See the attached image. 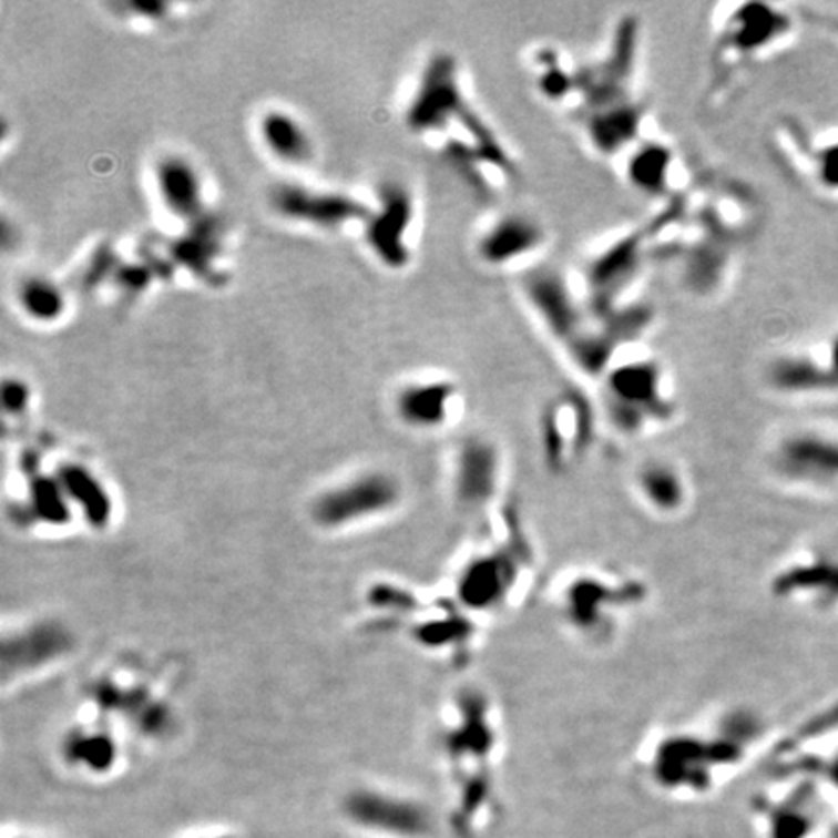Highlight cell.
Returning <instances> with one entry per match:
<instances>
[{
	"instance_id": "cell-23",
	"label": "cell",
	"mask_w": 838,
	"mask_h": 838,
	"mask_svg": "<svg viewBox=\"0 0 838 838\" xmlns=\"http://www.w3.org/2000/svg\"><path fill=\"white\" fill-rule=\"evenodd\" d=\"M528 62L535 92L542 100L574 113L581 111L582 64L574 62L561 47L553 45L535 47Z\"/></svg>"
},
{
	"instance_id": "cell-17",
	"label": "cell",
	"mask_w": 838,
	"mask_h": 838,
	"mask_svg": "<svg viewBox=\"0 0 838 838\" xmlns=\"http://www.w3.org/2000/svg\"><path fill=\"white\" fill-rule=\"evenodd\" d=\"M416 217V201L400 183L382 186L379 208L367 216L365 239L375 256L388 268H403L410 263L411 225Z\"/></svg>"
},
{
	"instance_id": "cell-4",
	"label": "cell",
	"mask_w": 838,
	"mask_h": 838,
	"mask_svg": "<svg viewBox=\"0 0 838 838\" xmlns=\"http://www.w3.org/2000/svg\"><path fill=\"white\" fill-rule=\"evenodd\" d=\"M600 387V418L623 439H641L674 423L679 406L660 357L635 346L621 354Z\"/></svg>"
},
{
	"instance_id": "cell-2",
	"label": "cell",
	"mask_w": 838,
	"mask_h": 838,
	"mask_svg": "<svg viewBox=\"0 0 838 838\" xmlns=\"http://www.w3.org/2000/svg\"><path fill=\"white\" fill-rule=\"evenodd\" d=\"M452 780V819L466 835L489 829L499 814V763L503 728L499 711L483 689L460 691L441 734Z\"/></svg>"
},
{
	"instance_id": "cell-20",
	"label": "cell",
	"mask_w": 838,
	"mask_h": 838,
	"mask_svg": "<svg viewBox=\"0 0 838 838\" xmlns=\"http://www.w3.org/2000/svg\"><path fill=\"white\" fill-rule=\"evenodd\" d=\"M631 483L636 501L660 519L682 517L693 501L687 473L666 458H651L638 464Z\"/></svg>"
},
{
	"instance_id": "cell-21",
	"label": "cell",
	"mask_w": 838,
	"mask_h": 838,
	"mask_svg": "<svg viewBox=\"0 0 838 838\" xmlns=\"http://www.w3.org/2000/svg\"><path fill=\"white\" fill-rule=\"evenodd\" d=\"M272 204L282 216L318 227H338L351 219H367V209L346 194L318 193L302 185H279Z\"/></svg>"
},
{
	"instance_id": "cell-26",
	"label": "cell",
	"mask_w": 838,
	"mask_h": 838,
	"mask_svg": "<svg viewBox=\"0 0 838 838\" xmlns=\"http://www.w3.org/2000/svg\"><path fill=\"white\" fill-rule=\"evenodd\" d=\"M57 480L61 481L70 504L78 507L90 527L98 530L108 527L113 517V501L95 473L84 464L67 462L57 470Z\"/></svg>"
},
{
	"instance_id": "cell-27",
	"label": "cell",
	"mask_w": 838,
	"mask_h": 838,
	"mask_svg": "<svg viewBox=\"0 0 838 838\" xmlns=\"http://www.w3.org/2000/svg\"><path fill=\"white\" fill-rule=\"evenodd\" d=\"M260 136L278 160L303 163L313 154V144L302 123L286 111H268L260 121Z\"/></svg>"
},
{
	"instance_id": "cell-16",
	"label": "cell",
	"mask_w": 838,
	"mask_h": 838,
	"mask_svg": "<svg viewBox=\"0 0 838 838\" xmlns=\"http://www.w3.org/2000/svg\"><path fill=\"white\" fill-rule=\"evenodd\" d=\"M620 162L628 186L654 201L672 202L691 188L683 155L667 140L644 134Z\"/></svg>"
},
{
	"instance_id": "cell-22",
	"label": "cell",
	"mask_w": 838,
	"mask_h": 838,
	"mask_svg": "<svg viewBox=\"0 0 838 838\" xmlns=\"http://www.w3.org/2000/svg\"><path fill=\"white\" fill-rule=\"evenodd\" d=\"M736 247L734 243L706 233L697 222V232L679 255L685 287L698 297H711L726 286L734 266Z\"/></svg>"
},
{
	"instance_id": "cell-7",
	"label": "cell",
	"mask_w": 838,
	"mask_h": 838,
	"mask_svg": "<svg viewBox=\"0 0 838 838\" xmlns=\"http://www.w3.org/2000/svg\"><path fill=\"white\" fill-rule=\"evenodd\" d=\"M600 419L597 403L576 388H565L550 398L538 421L545 468L558 476L576 470L594 449Z\"/></svg>"
},
{
	"instance_id": "cell-24",
	"label": "cell",
	"mask_w": 838,
	"mask_h": 838,
	"mask_svg": "<svg viewBox=\"0 0 838 838\" xmlns=\"http://www.w3.org/2000/svg\"><path fill=\"white\" fill-rule=\"evenodd\" d=\"M70 644L72 638L69 631L59 623H38L4 638L2 672L4 675H16L47 666L67 654Z\"/></svg>"
},
{
	"instance_id": "cell-29",
	"label": "cell",
	"mask_w": 838,
	"mask_h": 838,
	"mask_svg": "<svg viewBox=\"0 0 838 838\" xmlns=\"http://www.w3.org/2000/svg\"><path fill=\"white\" fill-rule=\"evenodd\" d=\"M18 302L23 313L38 323H53L64 313V294L51 279H23L18 287Z\"/></svg>"
},
{
	"instance_id": "cell-25",
	"label": "cell",
	"mask_w": 838,
	"mask_h": 838,
	"mask_svg": "<svg viewBox=\"0 0 838 838\" xmlns=\"http://www.w3.org/2000/svg\"><path fill=\"white\" fill-rule=\"evenodd\" d=\"M157 193L162 196L163 206L173 216L196 222L204 212V193L202 178L193 163L181 155H167L157 163L155 170Z\"/></svg>"
},
{
	"instance_id": "cell-34",
	"label": "cell",
	"mask_w": 838,
	"mask_h": 838,
	"mask_svg": "<svg viewBox=\"0 0 838 838\" xmlns=\"http://www.w3.org/2000/svg\"><path fill=\"white\" fill-rule=\"evenodd\" d=\"M201 838H235L232 835H216V837H201Z\"/></svg>"
},
{
	"instance_id": "cell-6",
	"label": "cell",
	"mask_w": 838,
	"mask_h": 838,
	"mask_svg": "<svg viewBox=\"0 0 838 838\" xmlns=\"http://www.w3.org/2000/svg\"><path fill=\"white\" fill-rule=\"evenodd\" d=\"M648 258L652 248L644 225L621 232L589 255L576 279L590 310L604 315L633 303L628 295L635 292Z\"/></svg>"
},
{
	"instance_id": "cell-35",
	"label": "cell",
	"mask_w": 838,
	"mask_h": 838,
	"mask_svg": "<svg viewBox=\"0 0 838 838\" xmlns=\"http://www.w3.org/2000/svg\"><path fill=\"white\" fill-rule=\"evenodd\" d=\"M14 838H28V837H14Z\"/></svg>"
},
{
	"instance_id": "cell-10",
	"label": "cell",
	"mask_w": 838,
	"mask_h": 838,
	"mask_svg": "<svg viewBox=\"0 0 838 838\" xmlns=\"http://www.w3.org/2000/svg\"><path fill=\"white\" fill-rule=\"evenodd\" d=\"M548 247L550 229L528 209H499L486 217L473 235V255L489 270L527 274L534 270Z\"/></svg>"
},
{
	"instance_id": "cell-32",
	"label": "cell",
	"mask_w": 838,
	"mask_h": 838,
	"mask_svg": "<svg viewBox=\"0 0 838 838\" xmlns=\"http://www.w3.org/2000/svg\"><path fill=\"white\" fill-rule=\"evenodd\" d=\"M369 604L392 612L410 613L418 610V600L406 589L392 584H379L369 592Z\"/></svg>"
},
{
	"instance_id": "cell-9",
	"label": "cell",
	"mask_w": 838,
	"mask_h": 838,
	"mask_svg": "<svg viewBox=\"0 0 838 838\" xmlns=\"http://www.w3.org/2000/svg\"><path fill=\"white\" fill-rule=\"evenodd\" d=\"M520 294L535 323L563 354L592 325V310L579 279L565 272L535 266L520 282Z\"/></svg>"
},
{
	"instance_id": "cell-3",
	"label": "cell",
	"mask_w": 838,
	"mask_h": 838,
	"mask_svg": "<svg viewBox=\"0 0 838 838\" xmlns=\"http://www.w3.org/2000/svg\"><path fill=\"white\" fill-rule=\"evenodd\" d=\"M495 524L480 550L464 559L454 581V602L472 617L511 612L534 579V545L517 509H499Z\"/></svg>"
},
{
	"instance_id": "cell-1",
	"label": "cell",
	"mask_w": 838,
	"mask_h": 838,
	"mask_svg": "<svg viewBox=\"0 0 838 838\" xmlns=\"http://www.w3.org/2000/svg\"><path fill=\"white\" fill-rule=\"evenodd\" d=\"M760 739V722L747 711H728L706 726L667 728L643 753L644 775L674 798H703L749 759Z\"/></svg>"
},
{
	"instance_id": "cell-30",
	"label": "cell",
	"mask_w": 838,
	"mask_h": 838,
	"mask_svg": "<svg viewBox=\"0 0 838 838\" xmlns=\"http://www.w3.org/2000/svg\"><path fill=\"white\" fill-rule=\"evenodd\" d=\"M72 763L88 768L95 775H105L115 767L116 747L113 739L103 734H78L67 745Z\"/></svg>"
},
{
	"instance_id": "cell-33",
	"label": "cell",
	"mask_w": 838,
	"mask_h": 838,
	"mask_svg": "<svg viewBox=\"0 0 838 838\" xmlns=\"http://www.w3.org/2000/svg\"><path fill=\"white\" fill-rule=\"evenodd\" d=\"M31 392L20 379H7L2 382V408L7 413L18 416L30 406Z\"/></svg>"
},
{
	"instance_id": "cell-5",
	"label": "cell",
	"mask_w": 838,
	"mask_h": 838,
	"mask_svg": "<svg viewBox=\"0 0 838 838\" xmlns=\"http://www.w3.org/2000/svg\"><path fill=\"white\" fill-rule=\"evenodd\" d=\"M646 600L648 589L638 576L597 566L571 571L553 589L559 620L571 635L590 646L613 641Z\"/></svg>"
},
{
	"instance_id": "cell-31",
	"label": "cell",
	"mask_w": 838,
	"mask_h": 838,
	"mask_svg": "<svg viewBox=\"0 0 838 838\" xmlns=\"http://www.w3.org/2000/svg\"><path fill=\"white\" fill-rule=\"evenodd\" d=\"M193 224L198 225L188 237L178 241L175 255L181 263L193 268L196 272H204L208 268L212 258L217 255L219 243L216 239V227H206L204 217L196 219Z\"/></svg>"
},
{
	"instance_id": "cell-15",
	"label": "cell",
	"mask_w": 838,
	"mask_h": 838,
	"mask_svg": "<svg viewBox=\"0 0 838 838\" xmlns=\"http://www.w3.org/2000/svg\"><path fill=\"white\" fill-rule=\"evenodd\" d=\"M400 495V486L387 473H365L318 497L313 517L320 527H348L392 511Z\"/></svg>"
},
{
	"instance_id": "cell-8",
	"label": "cell",
	"mask_w": 838,
	"mask_h": 838,
	"mask_svg": "<svg viewBox=\"0 0 838 838\" xmlns=\"http://www.w3.org/2000/svg\"><path fill=\"white\" fill-rule=\"evenodd\" d=\"M794 28L790 14L765 2L728 8L714 25L713 64L729 76L775 49Z\"/></svg>"
},
{
	"instance_id": "cell-28",
	"label": "cell",
	"mask_w": 838,
	"mask_h": 838,
	"mask_svg": "<svg viewBox=\"0 0 838 838\" xmlns=\"http://www.w3.org/2000/svg\"><path fill=\"white\" fill-rule=\"evenodd\" d=\"M30 509L35 519L49 527H64L72 519V504L57 476H31Z\"/></svg>"
},
{
	"instance_id": "cell-18",
	"label": "cell",
	"mask_w": 838,
	"mask_h": 838,
	"mask_svg": "<svg viewBox=\"0 0 838 838\" xmlns=\"http://www.w3.org/2000/svg\"><path fill=\"white\" fill-rule=\"evenodd\" d=\"M590 150L604 160H621L644 136L646 105L641 100L617 101L579 113Z\"/></svg>"
},
{
	"instance_id": "cell-13",
	"label": "cell",
	"mask_w": 838,
	"mask_h": 838,
	"mask_svg": "<svg viewBox=\"0 0 838 838\" xmlns=\"http://www.w3.org/2000/svg\"><path fill=\"white\" fill-rule=\"evenodd\" d=\"M452 493L468 512H491L503 493V450L488 435H472L452 458Z\"/></svg>"
},
{
	"instance_id": "cell-14",
	"label": "cell",
	"mask_w": 838,
	"mask_h": 838,
	"mask_svg": "<svg viewBox=\"0 0 838 838\" xmlns=\"http://www.w3.org/2000/svg\"><path fill=\"white\" fill-rule=\"evenodd\" d=\"M344 814L359 829L390 838H426L433 815L416 799L380 790H356L344 801Z\"/></svg>"
},
{
	"instance_id": "cell-19",
	"label": "cell",
	"mask_w": 838,
	"mask_h": 838,
	"mask_svg": "<svg viewBox=\"0 0 838 838\" xmlns=\"http://www.w3.org/2000/svg\"><path fill=\"white\" fill-rule=\"evenodd\" d=\"M395 410L403 426L416 431H439L452 426L462 410V390L454 380H413L398 390Z\"/></svg>"
},
{
	"instance_id": "cell-12",
	"label": "cell",
	"mask_w": 838,
	"mask_h": 838,
	"mask_svg": "<svg viewBox=\"0 0 838 838\" xmlns=\"http://www.w3.org/2000/svg\"><path fill=\"white\" fill-rule=\"evenodd\" d=\"M470 103L472 98L457 59L450 53H435L419 76L406 124L418 134L439 136Z\"/></svg>"
},
{
	"instance_id": "cell-11",
	"label": "cell",
	"mask_w": 838,
	"mask_h": 838,
	"mask_svg": "<svg viewBox=\"0 0 838 838\" xmlns=\"http://www.w3.org/2000/svg\"><path fill=\"white\" fill-rule=\"evenodd\" d=\"M638 51L641 22L636 16H623L613 28L607 51L597 61L582 64V108L579 113L617 101L635 100Z\"/></svg>"
}]
</instances>
